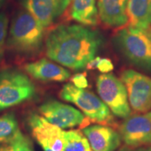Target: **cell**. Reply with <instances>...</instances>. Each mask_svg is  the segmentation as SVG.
Returning <instances> with one entry per match:
<instances>
[{
  "label": "cell",
  "instance_id": "obj_1",
  "mask_svg": "<svg viewBox=\"0 0 151 151\" xmlns=\"http://www.w3.org/2000/svg\"><path fill=\"white\" fill-rule=\"evenodd\" d=\"M103 43V35L80 24H62L53 29L45 40L49 58L73 70L86 68Z\"/></svg>",
  "mask_w": 151,
  "mask_h": 151
},
{
  "label": "cell",
  "instance_id": "obj_2",
  "mask_svg": "<svg viewBox=\"0 0 151 151\" xmlns=\"http://www.w3.org/2000/svg\"><path fill=\"white\" fill-rule=\"evenodd\" d=\"M45 28L27 10L13 19L7 40L8 47L20 54H33L42 47Z\"/></svg>",
  "mask_w": 151,
  "mask_h": 151
},
{
  "label": "cell",
  "instance_id": "obj_3",
  "mask_svg": "<svg viewBox=\"0 0 151 151\" xmlns=\"http://www.w3.org/2000/svg\"><path fill=\"white\" fill-rule=\"evenodd\" d=\"M114 42L132 64L151 72V26L123 28L116 34Z\"/></svg>",
  "mask_w": 151,
  "mask_h": 151
},
{
  "label": "cell",
  "instance_id": "obj_4",
  "mask_svg": "<svg viewBox=\"0 0 151 151\" xmlns=\"http://www.w3.org/2000/svg\"><path fill=\"white\" fill-rule=\"evenodd\" d=\"M35 92L32 81L21 71L13 69L0 71V110L26 102Z\"/></svg>",
  "mask_w": 151,
  "mask_h": 151
},
{
  "label": "cell",
  "instance_id": "obj_5",
  "mask_svg": "<svg viewBox=\"0 0 151 151\" xmlns=\"http://www.w3.org/2000/svg\"><path fill=\"white\" fill-rule=\"evenodd\" d=\"M60 97L66 102L75 104L87 119L99 124H109L113 121L110 109L100 97L91 91L79 89L71 83L64 85Z\"/></svg>",
  "mask_w": 151,
  "mask_h": 151
},
{
  "label": "cell",
  "instance_id": "obj_6",
  "mask_svg": "<svg viewBox=\"0 0 151 151\" xmlns=\"http://www.w3.org/2000/svg\"><path fill=\"white\" fill-rule=\"evenodd\" d=\"M97 91L100 98L117 117L127 119L131 109L128 92L122 80L111 73L98 76Z\"/></svg>",
  "mask_w": 151,
  "mask_h": 151
},
{
  "label": "cell",
  "instance_id": "obj_7",
  "mask_svg": "<svg viewBox=\"0 0 151 151\" xmlns=\"http://www.w3.org/2000/svg\"><path fill=\"white\" fill-rule=\"evenodd\" d=\"M121 80L128 92V99L132 109L145 113L151 109V78L134 70H126Z\"/></svg>",
  "mask_w": 151,
  "mask_h": 151
},
{
  "label": "cell",
  "instance_id": "obj_8",
  "mask_svg": "<svg viewBox=\"0 0 151 151\" xmlns=\"http://www.w3.org/2000/svg\"><path fill=\"white\" fill-rule=\"evenodd\" d=\"M39 112L49 123L61 129L86 126L90 121L76 108L55 100L45 102L40 106Z\"/></svg>",
  "mask_w": 151,
  "mask_h": 151
},
{
  "label": "cell",
  "instance_id": "obj_9",
  "mask_svg": "<svg viewBox=\"0 0 151 151\" xmlns=\"http://www.w3.org/2000/svg\"><path fill=\"white\" fill-rule=\"evenodd\" d=\"M120 136L129 147L151 144V112L128 117L120 126Z\"/></svg>",
  "mask_w": 151,
  "mask_h": 151
},
{
  "label": "cell",
  "instance_id": "obj_10",
  "mask_svg": "<svg viewBox=\"0 0 151 151\" xmlns=\"http://www.w3.org/2000/svg\"><path fill=\"white\" fill-rule=\"evenodd\" d=\"M28 125L33 137L42 149L61 151L63 146V130L49 123L41 115L31 113L28 118Z\"/></svg>",
  "mask_w": 151,
  "mask_h": 151
},
{
  "label": "cell",
  "instance_id": "obj_11",
  "mask_svg": "<svg viewBox=\"0 0 151 151\" xmlns=\"http://www.w3.org/2000/svg\"><path fill=\"white\" fill-rule=\"evenodd\" d=\"M70 0H24L25 9L44 28L51 25L70 6Z\"/></svg>",
  "mask_w": 151,
  "mask_h": 151
},
{
  "label": "cell",
  "instance_id": "obj_12",
  "mask_svg": "<svg viewBox=\"0 0 151 151\" xmlns=\"http://www.w3.org/2000/svg\"><path fill=\"white\" fill-rule=\"evenodd\" d=\"M92 151H115L121 144L117 131L105 125H91L82 129Z\"/></svg>",
  "mask_w": 151,
  "mask_h": 151
},
{
  "label": "cell",
  "instance_id": "obj_13",
  "mask_svg": "<svg viewBox=\"0 0 151 151\" xmlns=\"http://www.w3.org/2000/svg\"><path fill=\"white\" fill-rule=\"evenodd\" d=\"M129 0H96L98 16L103 24L111 28L124 26L129 22L127 5Z\"/></svg>",
  "mask_w": 151,
  "mask_h": 151
},
{
  "label": "cell",
  "instance_id": "obj_14",
  "mask_svg": "<svg viewBox=\"0 0 151 151\" xmlns=\"http://www.w3.org/2000/svg\"><path fill=\"white\" fill-rule=\"evenodd\" d=\"M24 70L35 79L42 81H65L70 77L65 68L45 58L28 63Z\"/></svg>",
  "mask_w": 151,
  "mask_h": 151
},
{
  "label": "cell",
  "instance_id": "obj_15",
  "mask_svg": "<svg viewBox=\"0 0 151 151\" xmlns=\"http://www.w3.org/2000/svg\"><path fill=\"white\" fill-rule=\"evenodd\" d=\"M70 18L84 26H95L98 23L96 0H71Z\"/></svg>",
  "mask_w": 151,
  "mask_h": 151
},
{
  "label": "cell",
  "instance_id": "obj_16",
  "mask_svg": "<svg viewBox=\"0 0 151 151\" xmlns=\"http://www.w3.org/2000/svg\"><path fill=\"white\" fill-rule=\"evenodd\" d=\"M127 15L131 27L145 28L151 26V0H129Z\"/></svg>",
  "mask_w": 151,
  "mask_h": 151
},
{
  "label": "cell",
  "instance_id": "obj_17",
  "mask_svg": "<svg viewBox=\"0 0 151 151\" xmlns=\"http://www.w3.org/2000/svg\"><path fill=\"white\" fill-rule=\"evenodd\" d=\"M61 151H92V150L83 133L74 129L63 131Z\"/></svg>",
  "mask_w": 151,
  "mask_h": 151
},
{
  "label": "cell",
  "instance_id": "obj_18",
  "mask_svg": "<svg viewBox=\"0 0 151 151\" xmlns=\"http://www.w3.org/2000/svg\"><path fill=\"white\" fill-rule=\"evenodd\" d=\"M21 134L18 121L13 113H7L0 117V144L12 142Z\"/></svg>",
  "mask_w": 151,
  "mask_h": 151
},
{
  "label": "cell",
  "instance_id": "obj_19",
  "mask_svg": "<svg viewBox=\"0 0 151 151\" xmlns=\"http://www.w3.org/2000/svg\"><path fill=\"white\" fill-rule=\"evenodd\" d=\"M0 151H34V150L29 139L21 134L12 142L0 144Z\"/></svg>",
  "mask_w": 151,
  "mask_h": 151
},
{
  "label": "cell",
  "instance_id": "obj_20",
  "mask_svg": "<svg viewBox=\"0 0 151 151\" xmlns=\"http://www.w3.org/2000/svg\"><path fill=\"white\" fill-rule=\"evenodd\" d=\"M9 19L4 13H0V60L4 57V46L8 33Z\"/></svg>",
  "mask_w": 151,
  "mask_h": 151
},
{
  "label": "cell",
  "instance_id": "obj_21",
  "mask_svg": "<svg viewBox=\"0 0 151 151\" xmlns=\"http://www.w3.org/2000/svg\"><path fill=\"white\" fill-rule=\"evenodd\" d=\"M71 83L79 89H85L88 86V81L84 73H78L71 77Z\"/></svg>",
  "mask_w": 151,
  "mask_h": 151
},
{
  "label": "cell",
  "instance_id": "obj_22",
  "mask_svg": "<svg viewBox=\"0 0 151 151\" xmlns=\"http://www.w3.org/2000/svg\"><path fill=\"white\" fill-rule=\"evenodd\" d=\"M97 69L103 74L109 73L110 71L113 70V64L112 60L107 59V58L100 59L99 62H98V65H97Z\"/></svg>",
  "mask_w": 151,
  "mask_h": 151
},
{
  "label": "cell",
  "instance_id": "obj_23",
  "mask_svg": "<svg viewBox=\"0 0 151 151\" xmlns=\"http://www.w3.org/2000/svg\"><path fill=\"white\" fill-rule=\"evenodd\" d=\"M100 57L99 56H95L92 60H91L87 65H86V68L88 70H94V69H97V65H98V62L100 60Z\"/></svg>",
  "mask_w": 151,
  "mask_h": 151
},
{
  "label": "cell",
  "instance_id": "obj_24",
  "mask_svg": "<svg viewBox=\"0 0 151 151\" xmlns=\"http://www.w3.org/2000/svg\"><path fill=\"white\" fill-rule=\"evenodd\" d=\"M119 151H136V150H131V149L128 148V147H124V148H122V149H121Z\"/></svg>",
  "mask_w": 151,
  "mask_h": 151
},
{
  "label": "cell",
  "instance_id": "obj_25",
  "mask_svg": "<svg viewBox=\"0 0 151 151\" xmlns=\"http://www.w3.org/2000/svg\"><path fill=\"white\" fill-rule=\"evenodd\" d=\"M4 0H0V7L3 5V4H4Z\"/></svg>",
  "mask_w": 151,
  "mask_h": 151
},
{
  "label": "cell",
  "instance_id": "obj_26",
  "mask_svg": "<svg viewBox=\"0 0 151 151\" xmlns=\"http://www.w3.org/2000/svg\"><path fill=\"white\" fill-rule=\"evenodd\" d=\"M148 151H151V149H150V150H149Z\"/></svg>",
  "mask_w": 151,
  "mask_h": 151
}]
</instances>
